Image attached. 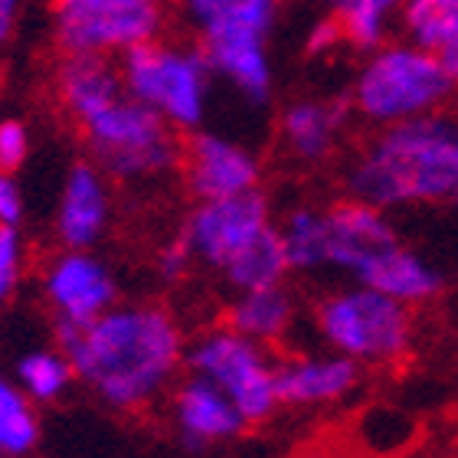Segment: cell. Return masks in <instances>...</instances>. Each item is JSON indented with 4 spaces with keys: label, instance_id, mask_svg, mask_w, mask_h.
Listing matches in <instances>:
<instances>
[{
    "label": "cell",
    "instance_id": "cell-1",
    "mask_svg": "<svg viewBox=\"0 0 458 458\" xmlns=\"http://www.w3.org/2000/svg\"><path fill=\"white\" fill-rule=\"evenodd\" d=\"M76 383L106 410L144 412L171 393L187 360L181 321L154 301H114L89 325H56Z\"/></svg>",
    "mask_w": 458,
    "mask_h": 458
},
{
    "label": "cell",
    "instance_id": "cell-2",
    "mask_svg": "<svg viewBox=\"0 0 458 458\" xmlns=\"http://www.w3.org/2000/svg\"><path fill=\"white\" fill-rule=\"evenodd\" d=\"M344 193L383 210L458 203V112L373 128L341 174Z\"/></svg>",
    "mask_w": 458,
    "mask_h": 458
},
{
    "label": "cell",
    "instance_id": "cell-3",
    "mask_svg": "<svg viewBox=\"0 0 458 458\" xmlns=\"http://www.w3.org/2000/svg\"><path fill=\"white\" fill-rule=\"evenodd\" d=\"M458 82L436 49L412 39H390L373 53H363L360 69L347 89V106L367 128L396 124L416 114L439 112L452 102Z\"/></svg>",
    "mask_w": 458,
    "mask_h": 458
},
{
    "label": "cell",
    "instance_id": "cell-4",
    "mask_svg": "<svg viewBox=\"0 0 458 458\" xmlns=\"http://www.w3.org/2000/svg\"><path fill=\"white\" fill-rule=\"evenodd\" d=\"M76 128L89 157L114 183H157L181 171V131L128 92L92 112Z\"/></svg>",
    "mask_w": 458,
    "mask_h": 458
},
{
    "label": "cell",
    "instance_id": "cell-5",
    "mask_svg": "<svg viewBox=\"0 0 458 458\" xmlns=\"http://www.w3.org/2000/svg\"><path fill=\"white\" fill-rule=\"evenodd\" d=\"M315 331L327 351L360 367H393L406 360L416 344V308L363 282L327 292L315 305Z\"/></svg>",
    "mask_w": 458,
    "mask_h": 458
},
{
    "label": "cell",
    "instance_id": "cell-6",
    "mask_svg": "<svg viewBox=\"0 0 458 458\" xmlns=\"http://www.w3.org/2000/svg\"><path fill=\"white\" fill-rule=\"evenodd\" d=\"M124 92L161 114L181 134L203 128L210 112L213 69L193 39H148L114 59Z\"/></svg>",
    "mask_w": 458,
    "mask_h": 458
},
{
    "label": "cell",
    "instance_id": "cell-7",
    "mask_svg": "<svg viewBox=\"0 0 458 458\" xmlns=\"http://www.w3.org/2000/svg\"><path fill=\"white\" fill-rule=\"evenodd\" d=\"M276 363L278 357H272V347L252 341L223 321V325L203 327L193 341H187L183 370L216 383L229 400L236 403V410L246 416L249 429H252L282 410Z\"/></svg>",
    "mask_w": 458,
    "mask_h": 458
},
{
    "label": "cell",
    "instance_id": "cell-8",
    "mask_svg": "<svg viewBox=\"0 0 458 458\" xmlns=\"http://www.w3.org/2000/svg\"><path fill=\"white\" fill-rule=\"evenodd\" d=\"M49 20L59 53L122 56L164 37L167 0H53Z\"/></svg>",
    "mask_w": 458,
    "mask_h": 458
},
{
    "label": "cell",
    "instance_id": "cell-9",
    "mask_svg": "<svg viewBox=\"0 0 458 458\" xmlns=\"http://www.w3.org/2000/svg\"><path fill=\"white\" fill-rule=\"evenodd\" d=\"M276 226L266 191L233 193L216 200H197L183 223V242L191 246L193 262L220 276L229 259H236L249 242Z\"/></svg>",
    "mask_w": 458,
    "mask_h": 458
},
{
    "label": "cell",
    "instance_id": "cell-10",
    "mask_svg": "<svg viewBox=\"0 0 458 458\" xmlns=\"http://www.w3.org/2000/svg\"><path fill=\"white\" fill-rule=\"evenodd\" d=\"M39 298L56 325H89L118 301V282L96 249L59 246L43 262Z\"/></svg>",
    "mask_w": 458,
    "mask_h": 458
},
{
    "label": "cell",
    "instance_id": "cell-11",
    "mask_svg": "<svg viewBox=\"0 0 458 458\" xmlns=\"http://www.w3.org/2000/svg\"><path fill=\"white\" fill-rule=\"evenodd\" d=\"M327 210V272L347 282H363V276L380 262L393 246H400V229L390 210L377 203L344 197Z\"/></svg>",
    "mask_w": 458,
    "mask_h": 458
},
{
    "label": "cell",
    "instance_id": "cell-12",
    "mask_svg": "<svg viewBox=\"0 0 458 458\" xmlns=\"http://www.w3.org/2000/svg\"><path fill=\"white\" fill-rule=\"evenodd\" d=\"M164 400H167V426L187 452L220 449L249 429L236 403L216 383L203 380L197 373L183 370Z\"/></svg>",
    "mask_w": 458,
    "mask_h": 458
},
{
    "label": "cell",
    "instance_id": "cell-13",
    "mask_svg": "<svg viewBox=\"0 0 458 458\" xmlns=\"http://www.w3.org/2000/svg\"><path fill=\"white\" fill-rule=\"evenodd\" d=\"M181 177L193 200H216L262 187V161L236 138L197 128L183 138Z\"/></svg>",
    "mask_w": 458,
    "mask_h": 458
},
{
    "label": "cell",
    "instance_id": "cell-14",
    "mask_svg": "<svg viewBox=\"0 0 458 458\" xmlns=\"http://www.w3.org/2000/svg\"><path fill=\"white\" fill-rule=\"evenodd\" d=\"M357 360L337 351L327 353H288L276 363V386L282 410H335L357 393L363 380Z\"/></svg>",
    "mask_w": 458,
    "mask_h": 458
},
{
    "label": "cell",
    "instance_id": "cell-15",
    "mask_svg": "<svg viewBox=\"0 0 458 458\" xmlns=\"http://www.w3.org/2000/svg\"><path fill=\"white\" fill-rule=\"evenodd\" d=\"M114 220L112 177L92 157L69 164L56 203V233L59 246L69 249H96L108 236Z\"/></svg>",
    "mask_w": 458,
    "mask_h": 458
},
{
    "label": "cell",
    "instance_id": "cell-16",
    "mask_svg": "<svg viewBox=\"0 0 458 458\" xmlns=\"http://www.w3.org/2000/svg\"><path fill=\"white\" fill-rule=\"evenodd\" d=\"M351 118L347 98H292L278 112V144L295 164L318 167L335 157Z\"/></svg>",
    "mask_w": 458,
    "mask_h": 458
},
{
    "label": "cell",
    "instance_id": "cell-17",
    "mask_svg": "<svg viewBox=\"0 0 458 458\" xmlns=\"http://www.w3.org/2000/svg\"><path fill=\"white\" fill-rule=\"evenodd\" d=\"M282 0H174L177 20L193 43L268 39L276 30Z\"/></svg>",
    "mask_w": 458,
    "mask_h": 458
},
{
    "label": "cell",
    "instance_id": "cell-18",
    "mask_svg": "<svg viewBox=\"0 0 458 458\" xmlns=\"http://www.w3.org/2000/svg\"><path fill=\"white\" fill-rule=\"evenodd\" d=\"M122 92V72H118V63L112 56L63 53L56 66V98L72 124L86 122L89 114L106 108Z\"/></svg>",
    "mask_w": 458,
    "mask_h": 458
},
{
    "label": "cell",
    "instance_id": "cell-19",
    "mask_svg": "<svg viewBox=\"0 0 458 458\" xmlns=\"http://www.w3.org/2000/svg\"><path fill=\"white\" fill-rule=\"evenodd\" d=\"M226 325L242 331L252 341L266 344V347L285 344L292 327L298 325L295 292L285 282L249 288V292H233V301L226 308Z\"/></svg>",
    "mask_w": 458,
    "mask_h": 458
},
{
    "label": "cell",
    "instance_id": "cell-20",
    "mask_svg": "<svg viewBox=\"0 0 458 458\" xmlns=\"http://www.w3.org/2000/svg\"><path fill=\"white\" fill-rule=\"evenodd\" d=\"M363 285L380 288V292L393 295L403 305L422 308L432 305L442 295L445 276H442V268L432 259L422 256L420 249H410L400 242L363 276Z\"/></svg>",
    "mask_w": 458,
    "mask_h": 458
},
{
    "label": "cell",
    "instance_id": "cell-21",
    "mask_svg": "<svg viewBox=\"0 0 458 458\" xmlns=\"http://www.w3.org/2000/svg\"><path fill=\"white\" fill-rule=\"evenodd\" d=\"M403 4L406 0H327V13L341 27L344 47L363 56L393 39L400 30Z\"/></svg>",
    "mask_w": 458,
    "mask_h": 458
},
{
    "label": "cell",
    "instance_id": "cell-22",
    "mask_svg": "<svg viewBox=\"0 0 458 458\" xmlns=\"http://www.w3.org/2000/svg\"><path fill=\"white\" fill-rule=\"evenodd\" d=\"M288 268L295 276L327 272V210L315 203H295L276 220Z\"/></svg>",
    "mask_w": 458,
    "mask_h": 458
},
{
    "label": "cell",
    "instance_id": "cell-23",
    "mask_svg": "<svg viewBox=\"0 0 458 458\" xmlns=\"http://www.w3.org/2000/svg\"><path fill=\"white\" fill-rule=\"evenodd\" d=\"M288 276H292V268H288V256H285V246H282V236H278V226L262 233L256 242H249L236 259H229L226 268L220 272L223 285L229 292L278 285Z\"/></svg>",
    "mask_w": 458,
    "mask_h": 458
},
{
    "label": "cell",
    "instance_id": "cell-24",
    "mask_svg": "<svg viewBox=\"0 0 458 458\" xmlns=\"http://www.w3.org/2000/svg\"><path fill=\"white\" fill-rule=\"evenodd\" d=\"M39 439H43L39 406L17 380L0 377V455L23 458L37 452Z\"/></svg>",
    "mask_w": 458,
    "mask_h": 458
},
{
    "label": "cell",
    "instance_id": "cell-25",
    "mask_svg": "<svg viewBox=\"0 0 458 458\" xmlns=\"http://www.w3.org/2000/svg\"><path fill=\"white\" fill-rule=\"evenodd\" d=\"M17 383L37 406H49L66 396L69 386L76 383V373H72L66 351L56 344V347H39V351L23 353L17 360Z\"/></svg>",
    "mask_w": 458,
    "mask_h": 458
},
{
    "label": "cell",
    "instance_id": "cell-26",
    "mask_svg": "<svg viewBox=\"0 0 458 458\" xmlns=\"http://www.w3.org/2000/svg\"><path fill=\"white\" fill-rule=\"evenodd\" d=\"M400 30L426 49H445L458 39V0H406Z\"/></svg>",
    "mask_w": 458,
    "mask_h": 458
},
{
    "label": "cell",
    "instance_id": "cell-27",
    "mask_svg": "<svg viewBox=\"0 0 458 458\" xmlns=\"http://www.w3.org/2000/svg\"><path fill=\"white\" fill-rule=\"evenodd\" d=\"M23 268H27V242L20 236V226H0V305H7L17 295Z\"/></svg>",
    "mask_w": 458,
    "mask_h": 458
},
{
    "label": "cell",
    "instance_id": "cell-28",
    "mask_svg": "<svg viewBox=\"0 0 458 458\" xmlns=\"http://www.w3.org/2000/svg\"><path fill=\"white\" fill-rule=\"evenodd\" d=\"M30 157V128L20 118H0V171H20Z\"/></svg>",
    "mask_w": 458,
    "mask_h": 458
},
{
    "label": "cell",
    "instance_id": "cell-29",
    "mask_svg": "<svg viewBox=\"0 0 458 458\" xmlns=\"http://www.w3.org/2000/svg\"><path fill=\"white\" fill-rule=\"evenodd\" d=\"M193 266H197V262H193V252H191V246L183 242V236L164 242V246L157 249V256H154V272H157V278H161L164 285L183 282V276H187Z\"/></svg>",
    "mask_w": 458,
    "mask_h": 458
},
{
    "label": "cell",
    "instance_id": "cell-30",
    "mask_svg": "<svg viewBox=\"0 0 458 458\" xmlns=\"http://www.w3.org/2000/svg\"><path fill=\"white\" fill-rule=\"evenodd\" d=\"M337 47H344V33L337 27V20L331 13H325L321 20H315V27L308 30L305 37V53L311 59H325L331 56Z\"/></svg>",
    "mask_w": 458,
    "mask_h": 458
},
{
    "label": "cell",
    "instance_id": "cell-31",
    "mask_svg": "<svg viewBox=\"0 0 458 458\" xmlns=\"http://www.w3.org/2000/svg\"><path fill=\"white\" fill-rule=\"evenodd\" d=\"M27 216V203L13 171H0V226H20Z\"/></svg>",
    "mask_w": 458,
    "mask_h": 458
},
{
    "label": "cell",
    "instance_id": "cell-32",
    "mask_svg": "<svg viewBox=\"0 0 458 458\" xmlns=\"http://www.w3.org/2000/svg\"><path fill=\"white\" fill-rule=\"evenodd\" d=\"M23 7H27V0H0V47L13 39Z\"/></svg>",
    "mask_w": 458,
    "mask_h": 458
},
{
    "label": "cell",
    "instance_id": "cell-33",
    "mask_svg": "<svg viewBox=\"0 0 458 458\" xmlns=\"http://www.w3.org/2000/svg\"><path fill=\"white\" fill-rule=\"evenodd\" d=\"M439 56H442V63H445V69L452 72V79L458 82V39L449 43L445 49H439Z\"/></svg>",
    "mask_w": 458,
    "mask_h": 458
}]
</instances>
